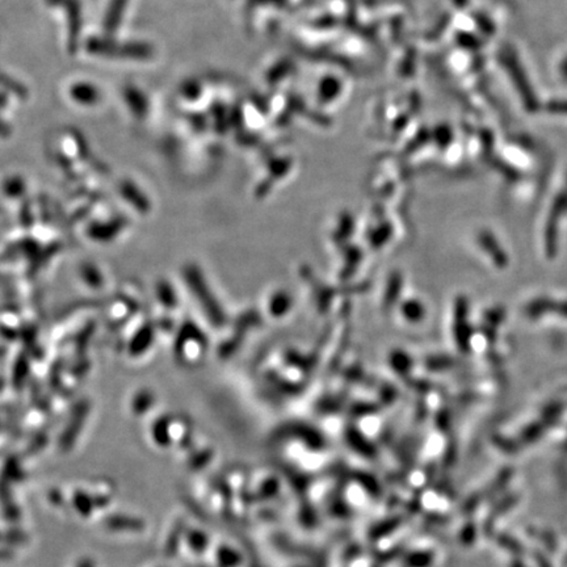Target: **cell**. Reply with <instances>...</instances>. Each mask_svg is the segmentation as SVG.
Here are the masks:
<instances>
[{"mask_svg":"<svg viewBox=\"0 0 567 567\" xmlns=\"http://www.w3.org/2000/svg\"><path fill=\"white\" fill-rule=\"evenodd\" d=\"M536 559H537V562H538V564L541 565V567H550V565H549V562H547V561H546L545 562V561H544V558H543V556H541V554H537V557H536Z\"/></svg>","mask_w":567,"mask_h":567,"instance_id":"8992f818","label":"cell"},{"mask_svg":"<svg viewBox=\"0 0 567 567\" xmlns=\"http://www.w3.org/2000/svg\"><path fill=\"white\" fill-rule=\"evenodd\" d=\"M70 97L83 106H95L100 100V91L91 83H76L70 88Z\"/></svg>","mask_w":567,"mask_h":567,"instance_id":"277c9868","label":"cell"},{"mask_svg":"<svg viewBox=\"0 0 567 567\" xmlns=\"http://www.w3.org/2000/svg\"><path fill=\"white\" fill-rule=\"evenodd\" d=\"M515 567H524L523 565H520V564H517V562H515Z\"/></svg>","mask_w":567,"mask_h":567,"instance_id":"52a82bcc","label":"cell"},{"mask_svg":"<svg viewBox=\"0 0 567 567\" xmlns=\"http://www.w3.org/2000/svg\"><path fill=\"white\" fill-rule=\"evenodd\" d=\"M87 50L101 57H116L128 59H150L154 55V49L149 43H117L108 38L92 37L87 41Z\"/></svg>","mask_w":567,"mask_h":567,"instance_id":"6da1fadb","label":"cell"},{"mask_svg":"<svg viewBox=\"0 0 567 567\" xmlns=\"http://www.w3.org/2000/svg\"><path fill=\"white\" fill-rule=\"evenodd\" d=\"M128 1L129 0H110L108 6L107 15L104 17V28L107 29L108 33L117 31L124 16L125 7L128 6Z\"/></svg>","mask_w":567,"mask_h":567,"instance_id":"5b68a950","label":"cell"},{"mask_svg":"<svg viewBox=\"0 0 567 567\" xmlns=\"http://www.w3.org/2000/svg\"><path fill=\"white\" fill-rule=\"evenodd\" d=\"M124 99L136 117H145L149 113V100L137 87L128 86L124 89Z\"/></svg>","mask_w":567,"mask_h":567,"instance_id":"3957f363","label":"cell"},{"mask_svg":"<svg viewBox=\"0 0 567 567\" xmlns=\"http://www.w3.org/2000/svg\"><path fill=\"white\" fill-rule=\"evenodd\" d=\"M48 4L66 10L69 22V49L76 52L78 38L82 29V6L79 0H46Z\"/></svg>","mask_w":567,"mask_h":567,"instance_id":"7a4b0ae2","label":"cell"}]
</instances>
